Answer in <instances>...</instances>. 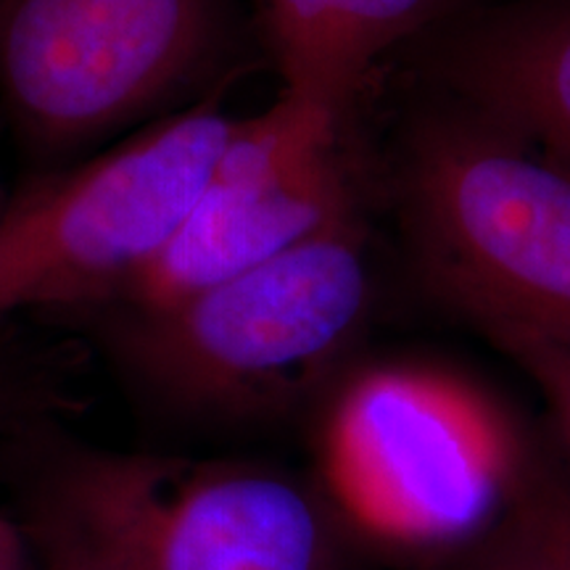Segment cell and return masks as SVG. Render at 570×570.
<instances>
[{"label":"cell","instance_id":"1","mask_svg":"<svg viewBox=\"0 0 570 570\" xmlns=\"http://www.w3.org/2000/svg\"><path fill=\"white\" fill-rule=\"evenodd\" d=\"M325 494L254 462L56 446L19 533L42 570H344Z\"/></svg>","mask_w":570,"mask_h":570},{"label":"cell","instance_id":"2","mask_svg":"<svg viewBox=\"0 0 570 570\" xmlns=\"http://www.w3.org/2000/svg\"><path fill=\"white\" fill-rule=\"evenodd\" d=\"M370 309L354 212L246 273L167 306H98L106 352L135 391L190 420H252L302 402Z\"/></svg>","mask_w":570,"mask_h":570},{"label":"cell","instance_id":"3","mask_svg":"<svg viewBox=\"0 0 570 570\" xmlns=\"http://www.w3.org/2000/svg\"><path fill=\"white\" fill-rule=\"evenodd\" d=\"M533 452L494 399L412 365H377L341 383L317 436L338 520L402 552L487 541L510 515Z\"/></svg>","mask_w":570,"mask_h":570},{"label":"cell","instance_id":"4","mask_svg":"<svg viewBox=\"0 0 570 570\" xmlns=\"http://www.w3.org/2000/svg\"><path fill=\"white\" fill-rule=\"evenodd\" d=\"M404 212L428 281L470 323L570 336V169L449 104L415 125Z\"/></svg>","mask_w":570,"mask_h":570},{"label":"cell","instance_id":"5","mask_svg":"<svg viewBox=\"0 0 570 570\" xmlns=\"http://www.w3.org/2000/svg\"><path fill=\"white\" fill-rule=\"evenodd\" d=\"M230 42V0H0V106L59 167L188 109Z\"/></svg>","mask_w":570,"mask_h":570},{"label":"cell","instance_id":"6","mask_svg":"<svg viewBox=\"0 0 570 570\" xmlns=\"http://www.w3.org/2000/svg\"><path fill=\"white\" fill-rule=\"evenodd\" d=\"M230 127L214 101L190 104L6 198L0 320L117 302L180 227Z\"/></svg>","mask_w":570,"mask_h":570},{"label":"cell","instance_id":"7","mask_svg":"<svg viewBox=\"0 0 570 570\" xmlns=\"http://www.w3.org/2000/svg\"><path fill=\"white\" fill-rule=\"evenodd\" d=\"M333 114L283 92L233 119L204 188L156 259L106 306L154 309L230 281L354 212Z\"/></svg>","mask_w":570,"mask_h":570},{"label":"cell","instance_id":"8","mask_svg":"<svg viewBox=\"0 0 570 570\" xmlns=\"http://www.w3.org/2000/svg\"><path fill=\"white\" fill-rule=\"evenodd\" d=\"M433 75L454 104L570 169V0H512L439 32Z\"/></svg>","mask_w":570,"mask_h":570},{"label":"cell","instance_id":"9","mask_svg":"<svg viewBox=\"0 0 570 570\" xmlns=\"http://www.w3.org/2000/svg\"><path fill=\"white\" fill-rule=\"evenodd\" d=\"M285 92L344 122L367 71L446 0H256Z\"/></svg>","mask_w":570,"mask_h":570},{"label":"cell","instance_id":"10","mask_svg":"<svg viewBox=\"0 0 570 570\" xmlns=\"http://www.w3.org/2000/svg\"><path fill=\"white\" fill-rule=\"evenodd\" d=\"M475 327L537 383L550 407L554 436L570 465V336L487 320Z\"/></svg>","mask_w":570,"mask_h":570},{"label":"cell","instance_id":"11","mask_svg":"<svg viewBox=\"0 0 570 570\" xmlns=\"http://www.w3.org/2000/svg\"><path fill=\"white\" fill-rule=\"evenodd\" d=\"M510 515L529 533L541 570H570V473L533 452Z\"/></svg>","mask_w":570,"mask_h":570},{"label":"cell","instance_id":"12","mask_svg":"<svg viewBox=\"0 0 570 570\" xmlns=\"http://www.w3.org/2000/svg\"><path fill=\"white\" fill-rule=\"evenodd\" d=\"M69 394L59 373L40 356L0 346V433H21L67 407Z\"/></svg>","mask_w":570,"mask_h":570},{"label":"cell","instance_id":"13","mask_svg":"<svg viewBox=\"0 0 570 570\" xmlns=\"http://www.w3.org/2000/svg\"><path fill=\"white\" fill-rule=\"evenodd\" d=\"M454 570H541V562L529 533L520 529L515 518L508 515Z\"/></svg>","mask_w":570,"mask_h":570},{"label":"cell","instance_id":"14","mask_svg":"<svg viewBox=\"0 0 570 570\" xmlns=\"http://www.w3.org/2000/svg\"><path fill=\"white\" fill-rule=\"evenodd\" d=\"M0 570H27V544L17 525L0 518Z\"/></svg>","mask_w":570,"mask_h":570},{"label":"cell","instance_id":"15","mask_svg":"<svg viewBox=\"0 0 570 570\" xmlns=\"http://www.w3.org/2000/svg\"><path fill=\"white\" fill-rule=\"evenodd\" d=\"M3 204H6V196L0 194V212H3Z\"/></svg>","mask_w":570,"mask_h":570}]
</instances>
